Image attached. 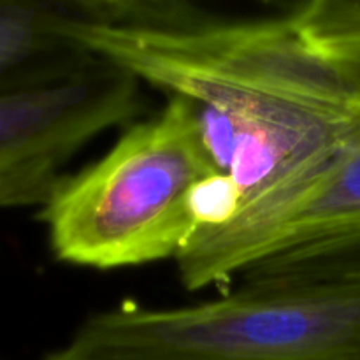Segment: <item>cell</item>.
<instances>
[{
	"instance_id": "1",
	"label": "cell",
	"mask_w": 360,
	"mask_h": 360,
	"mask_svg": "<svg viewBox=\"0 0 360 360\" xmlns=\"http://www.w3.org/2000/svg\"><path fill=\"white\" fill-rule=\"evenodd\" d=\"M42 360H360V273L246 274L174 308L123 301Z\"/></svg>"
},
{
	"instance_id": "2",
	"label": "cell",
	"mask_w": 360,
	"mask_h": 360,
	"mask_svg": "<svg viewBox=\"0 0 360 360\" xmlns=\"http://www.w3.org/2000/svg\"><path fill=\"white\" fill-rule=\"evenodd\" d=\"M218 172L192 101L172 95L111 150L65 176L39 220L60 262L112 271L176 259L200 231L197 197Z\"/></svg>"
},
{
	"instance_id": "3",
	"label": "cell",
	"mask_w": 360,
	"mask_h": 360,
	"mask_svg": "<svg viewBox=\"0 0 360 360\" xmlns=\"http://www.w3.org/2000/svg\"><path fill=\"white\" fill-rule=\"evenodd\" d=\"M79 41L141 83L190 101L253 95L360 120L340 67L302 37L288 14L236 21L206 14L172 27H88Z\"/></svg>"
},
{
	"instance_id": "4",
	"label": "cell",
	"mask_w": 360,
	"mask_h": 360,
	"mask_svg": "<svg viewBox=\"0 0 360 360\" xmlns=\"http://www.w3.org/2000/svg\"><path fill=\"white\" fill-rule=\"evenodd\" d=\"M360 234V127L309 157L176 257L186 290Z\"/></svg>"
},
{
	"instance_id": "5",
	"label": "cell",
	"mask_w": 360,
	"mask_h": 360,
	"mask_svg": "<svg viewBox=\"0 0 360 360\" xmlns=\"http://www.w3.org/2000/svg\"><path fill=\"white\" fill-rule=\"evenodd\" d=\"M143 105L141 81L102 58L60 83L0 94V210L44 206L77 151Z\"/></svg>"
},
{
	"instance_id": "6",
	"label": "cell",
	"mask_w": 360,
	"mask_h": 360,
	"mask_svg": "<svg viewBox=\"0 0 360 360\" xmlns=\"http://www.w3.org/2000/svg\"><path fill=\"white\" fill-rule=\"evenodd\" d=\"M192 104L211 164L238 190L241 207L360 127L359 118L253 95L210 94Z\"/></svg>"
},
{
	"instance_id": "7",
	"label": "cell",
	"mask_w": 360,
	"mask_h": 360,
	"mask_svg": "<svg viewBox=\"0 0 360 360\" xmlns=\"http://www.w3.org/2000/svg\"><path fill=\"white\" fill-rule=\"evenodd\" d=\"M141 0H0V94L46 86L97 62L79 41L88 27L134 25Z\"/></svg>"
},
{
	"instance_id": "8",
	"label": "cell",
	"mask_w": 360,
	"mask_h": 360,
	"mask_svg": "<svg viewBox=\"0 0 360 360\" xmlns=\"http://www.w3.org/2000/svg\"><path fill=\"white\" fill-rule=\"evenodd\" d=\"M288 18L327 56L360 46V0H315L299 6Z\"/></svg>"
},
{
	"instance_id": "9",
	"label": "cell",
	"mask_w": 360,
	"mask_h": 360,
	"mask_svg": "<svg viewBox=\"0 0 360 360\" xmlns=\"http://www.w3.org/2000/svg\"><path fill=\"white\" fill-rule=\"evenodd\" d=\"M294 266L320 273H360V234L297 255Z\"/></svg>"
},
{
	"instance_id": "10",
	"label": "cell",
	"mask_w": 360,
	"mask_h": 360,
	"mask_svg": "<svg viewBox=\"0 0 360 360\" xmlns=\"http://www.w3.org/2000/svg\"><path fill=\"white\" fill-rule=\"evenodd\" d=\"M329 56L340 67L341 74H343L345 81H347L348 90L352 94V98L355 102V108L360 112V46L345 49V51Z\"/></svg>"
}]
</instances>
